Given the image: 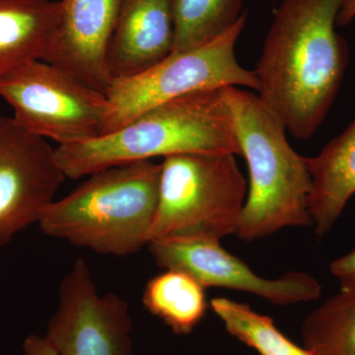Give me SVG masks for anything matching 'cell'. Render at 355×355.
<instances>
[{
  "label": "cell",
  "mask_w": 355,
  "mask_h": 355,
  "mask_svg": "<svg viewBox=\"0 0 355 355\" xmlns=\"http://www.w3.org/2000/svg\"><path fill=\"white\" fill-rule=\"evenodd\" d=\"M343 0H284L254 70L259 97L298 139H308L329 114L349 64L336 31Z\"/></svg>",
  "instance_id": "cell-1"
},
{
  "label": "cell",
  "mask_w": 355,
  "mask_h": 355,
  "mask_svg": "<svg viewBox=\"0 0 355 355\" xmlns=\"http://www.w3.org/2000/svg\"><path fill=\"white\" fill-rule=\"evenodd\" d=\"M65 177L137 161L189 153L241 155L223 88L198 91L147 110L123 127L76 146H57Z\"/></svg>",
  "instance_id": "cell-2"
},
{
  "label": "cell",
  "mask_w": 355,
  "mask_h": 355,
  "mask_svg": "<svg viewBox=\"0 0 355 355\" xmlns=\"http://www.w3.org/2000/svg\"><path fill=\"white\" fill-rule=\"evenodd\" d=\"M160 171V164L144 160L93 173L46 207L40 228L49 237L97 254L137 253L150 240Z\"/></svg>",
  "instance_id": "cell-3"
},
{
  "label": "cell",
  "mask_w": 355,
  "mask_h": 355,
  "mask_svg": "<svg viewBox=\"0 0 355 355\" xmlns=\"http://www.w3.org/2000/svg\"><path fill=\"white\" fill-rule=\"evenodd\" d=\"M236 137L249 168L248 197L236 235L251 242L286 227L313 225L310 173L292 148L286 128L258 95L223 88Z\"/></svg>",
  "instance_id": "cell-4"
},
{
  "label": "cell",
  "mask_w": 355,
  "mask_h": 355,
  "mask_svg": "<svg viewBox=\"0 0 355 355\" xmlns=\"http://www.w3.org/2000/svg\"><path fill=\"white\" fill-rule=\"evenodd\" d=\"M234 154L189 153L161 163L157 211L150 240L219 241L236 234L247 183Z\"/></svg>",
  "instance_id": "cell-5"
},
{
  "label": "cell",
  "mask_w": 355,
  "mask_h": 355,
  "mask_svg": "<svg viewBox=\"0 0 355 355\" xmlns=\"http://www.w3.org/2000/svg\"><path fill=\"white\" fill-rule=\"evenodd\" d=\"M247 12L209 43L172 53L151 69L128 78L114 79L106 92L110 103L105 135L114 132L147 110L182 96L233 86L258 92L254 71L238 62L235 46L247 23Z\"/></svg>",
  "instance_id": "cell-6"
},
{
  "label": "cell",
  "mask_w": 355,
  "mask_h": 355,
  "mask_svg": "<svg viewBox=\"0 0 355 355\" xmlns=\"http://www.w3.org/2000/svg\"><path fill=\"white\" fill-rule=\"evenodd\" d=\"M0 97L21 127L58 146L87 142L106 130L107 95L44 60L21 65L3 77Z\"/></svg>",
  "instance_id": "cell-7"
},
{
  "label": "cell",
  "mask_w": 355,
  "mask_h": 355,
  "mask_svg": "<svg viewBox=\"0 0 355 355\" xmlns=\"http://www.w3.org/2000/svg\"><path fill=\"white\" fill-rule=\"evenodd\" d=\"M132 333L127 301L100 293L88 263L77 259L60 282L44 338L58 355H133Z\"/></svg>",
  "instance_id": "cell-8"
},
{
  "label": "cell",
  "mask_w": 355,
  "mask_h": 355,
  "mask_svg": "<svg viewBox=\"0 0 355 355\" xmlns=\"http://www.w3.org/2000/svg\"><path fill=\"white\" fill-rule=\"evenodd\" d=\"M65 178L46 139L0 116V250L38 223Z\"/></svg>",
  "instance_id": "cell-9"
},
{
  "label": "cell",
  "mask_w": 355,
  "mask_h": 355,
  "mask_svg": "<svg viewBox=\"0 0 355 355\" xmlns=\"http://www.w3.org/2000/svg\"><path fill=\"white\" fill-rule=\"evenodd\" d=\"M147 247L159 266L187 272L205 288L248 292L277 305L310 302L322 294L321 284L306 272H289L277 279L256 275L219 241L161 239L149 242Z\"/></svg>",
  "instance_id": "cell-10"
},
{
  "label": "cell",
  "mask_w": 355,
  "mask_h": 355,
  "mask_svg": "<svg viewBox=\"0 0 355 355\" xmlns=\"http://www.w3.org/2000/svg\"><path fill=\"white\" fill-rule=\"evenodd\" d=\"M60 1V28L42 60L106 94L113 83L107 58L123 0Z\"/></svg>",
  "instance_id": "cell-11"
},
{
  "label": "cell",
  "mask_w": 355,
  "mask_h": 355,
  "mask_svg": "<svg viewBox=\"0 0 355 355\" xmlns=\"http://www.w3.org/2000/svg\"><path fill=\"white\" fill-rule=\"evenodd\" d=\"M173 0H123L108 50L112 78H128L171 55Z\"/></svg>",
  "instance_id": "cell-12"
},
{
  "label": "cell",
  "mask_w": 355,
  "mask_h": 355,
  "mask_svg": "<svg viewBox=\"0 0 355 355\" xmlns=\"http://www.w3.org/2000/svg\"><path fill=\"white\" fill-rule=\"evenodd\" d=\"M312 187L309 211L315 233L330 232L355 195V119L314 157H305Z\"/></svg>",
  "instance_id": "cell-13"
},
{
  "label": "cell",
  "mask_w": 355,
  "mask_h": 355,
  "mask_svg": "<svg viewBox=\"0 0 355 355\" xmlns=\"http://www.w3.org/2000/svg\"><path fill=\"white\" fill-rule=\"evenodd\" d=\"M60 16V0H0V80L21 65L43 60Z\"/></svg>",
  "instance_id": "cell-14"
},
{
  "label": "cell",
  "mask_w": 355,
  "mask_h": 355,
  "mask_svg": "<svg viewBox=\"0 0 355 355\" xmlns=\"http://www.w3.org/2000/svg\"><path fill=\"white\" fill-rule=\"evenodd\" d=\"M205 287L188 273L166 270L148 280L144 307L177 335H189L202 322L209 304Z\"/></svg>",
  "instance_id": "cell-15"
},
{
  "label": "cell",
  "mask_w": 355,
  "mask_h": 355,
  "mask_svg": "<svg viewBox=\"0 0 355 355\" xmlns=\"http://www.w3.org/2000/svg\"><path fill=\"white\" fill-rule=\"evenodd\" d=\"M301 331L306 349L317 355H355V286L313 311Z\"/></svg>",
  "instance_id": "cell-16"
},
{
  "label": "cell",
  "mask_w": 355,
  "mask_h": 355,
  "mask_svg": "<svg viewBox=\"0 0 355 355\" xmlns=\"http://www.w3.org/2000/svg\"><path fill=\"white\" fill-rule=\"evenodd\" d=\"M244 0H173L172 53L198 48L216 39L241 17Z\"/></svg>",
  "instance_id": "cell-17"
},
{
  "label": "cell",
  "mask_w": 355,
  "mask_h": 355,
  "mask_svg": "<svg viewBox=\"0 0 355 355\" xmlns=\"http://www.w3.org/2000/svg\"><path fill=\"white\" fill-rule=\"evenodd\" d=\"M210 306L231 336L260 355H317L291 342L270 317L254 312L248 304L217 297L210 300Z\"/></svg>",
  "instance_id": "cell-18"
},
{
  "label": "cell",
  "mask_w": 355,
  "mask_h": 355,
  "mask_svg": "<svg viewBox=\"0 0 355 355\" xmlns=\"http://www.w3.org/2000/svg\"><path fill=\"white\" fill-rule=\"evenodd\" d=\"M330 270L340 282L342 288L355 286V249L331 261Z\"/></svg>",
  "instance_id": "cell-19"
},
{
  "label": "cell",
  "mask_w": 355,
  "mask_h": 355,
  "mask_svg": "<svg viewBox=\"0 0 355 355\" xmlns=\"http://www.w3.org/2000/svg\"><path fill=\"white\" fill-rule=\"evenodd\" d=\"M24 355H58L51 343L44 336L30 335L23 343Z\"/></svg>",
  "instance_id": "cell-20"
},
{
  "label": "cell",
  "mask_w": 355,
  "mask_h": 355,
  "mask_svg": "<svg viewBox=\"0 0 355 355\" xmlns=\"http://www.w3.org/2000/svg\"><path fill=\"white\" fill-rule=\"evenodd\" d=\"M355 19V0H343L340 12L336 18V26L345 27Z\"/></svg>",
  "instance_id": "cell-21"
}]
</instances>
